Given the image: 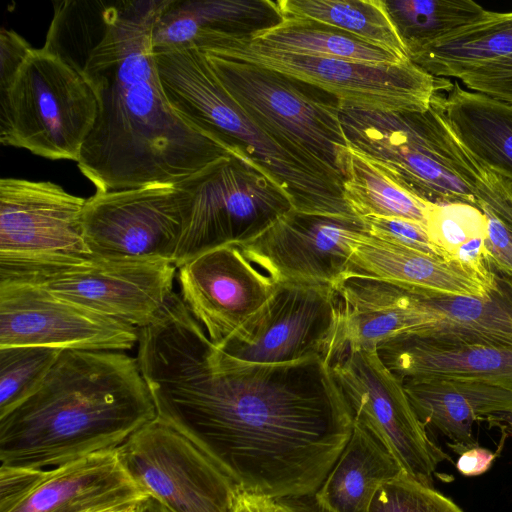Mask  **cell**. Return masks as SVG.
<instances>
[{
    "instance_id": "6da1fadb",
    "label": "cell",
    "mask_w": 512,
    "mask_h": 512,
    "mask_svg": "<svg viewBox=\"0 0 512 512\" xmlns=\"http://www.w3.org/2000/svg\"><path fill=\"white\" fill-rule=\"evenodd\" d=\"M138 331L137 359L157 416L239 492L274 500L316 493L353 427L331 364H232L174 292Z\"/></svg>"
},
{
    "instance_id": "7a4b0ae2",
    "label": "cell",
    "mask_w": 512,
    "mask_h": 512,
    "mask_svg": "<svg viewBox=\"0 0 512 512\" xmlns=\"http://www.w3.org/2000/svg\"><path fill=\"white\" fill-rule=\"evenodd\" d=\"M171 0L54 1L45 46L99 103L77 166L97 191L177 184L231 149L186 122L163 90L152 33Z\"/></svg>"
},
{
    "instance_id": "3957f363",
    "label": "cell",
    "mask_w": 512,
    "mask_h": 512,
    "mask_svg": "<svg viewBox=\"0 0 512 512\" xmlns=\"http://www.w3.org/2000/svg\"><path fill=\"white\" fill-rule=\"evenodd\" d=\"M156 417L137 357L62 350L39 388L0 417L1 466L51 469L115 450Z\"/></svg>"
},
{
    "instance_id": "277c9868",
    "label": "cell",
    "mask_w": 512,
    "mask_h": 512,
    "mask_svg": "<svg viewBox=\"0 0 512 512\" xmlns=\"http://www.w3.org/2000/svg\"><path fill=\"white\" fill-rule=\"evenodd\" d=\"M155 51V50H154ZM159 78L174 110L231 149H242L269 171L303 213L357 218L341 183L281 145L231 97L194 46L155 51Z\"/></svg>"
},
{
    "instance_id": "5b68a950",
    "label": "cell",
    "mask_w": 512,
    "mask_h": 512,
    "mask_svg": "<svg viewBox=\"0 0 512 512\" xmlns=\"http://www.w3.org/2000/svg\"><path fill=\"white\" fill-rule=\"evenodd\" d=\"M444 94L421 112H377L341 106L349 143L413 196L436 205L478 207L472 168L444 113Z\"/></svg>"
},
{
    "instance_id": "8992f818",
    "label": "cell",
    "mask_w": 512,
    "mask_h": 512,
    "mask_svg": "<svg viewBox=\"0 0 512 512\" xmlns=\"http://www.w3.org/2000/svg\"><path fill=\"white\" fill-rule=\"evenodd\" d=\"M98 112V99L76 67L45 45L33 48L0 92V142L77 162Z\"/></svg>"
},
{
    "instance_id": "52a82bcc",
    "label": "cell",
    "mask_w": 512,
    "mask_h": 512,
    "mask_svg": "<svg viewBox=\"0 0 512 512\" xmlns=\"http://www.w3.org/2000/svg\"><path fill=\"white\" fill-rule=\"evenodd\" d=\"M204 54L220 83L253 120L342 186L340 161L350 143L336 98L273 70Z\"/></svg>"
},
{
    "instance_id": "ba28073f",
    "label": "cell",
    "mask_w": 512,
    "mask_h": 512,
    "mask_svg": "<svg viewBox=\"0 0 512 512\" xmlns=\"http://www.w3.org/2000/svg\"><path fill=\"white\" fill-rule=\"evenodd\" d=\"M192 46L204 53L245 61L312 85L340 106L387 113L427 110L434 95L452 83L411 60L381 66L291 54L255 44L248 37L203 36Z\"/></svg>"
},
{
    "instance_id": "9c48e42d",
    "label": "cell",
    "mask_w": 512,
    "mask_h": 512,
    "mask_svg": "<svg viewBox=\"0 0 512 512\" xmlns=\"http://www.w3.org/2000/svg\"><path fill=\"white\" fill-rule=\"evenodd\" d=\"M177 184L190 197L177 268L212 249L248 241L295 209L280 182L242 149Z\"/></svg>"
},
{
    "instance_id": "30bf717a",
    "label": "cell",
    "mask_w": 512,
    "mask_h": 512,
    "mask_svg": "<svg viewBox=\"0 0 512 512\" xmlns=\"http://www.w3.org/2000/svg\"><path fill=\"white\" fill-rule=\"evenodd\" d=\"M169 261L95 255L0 262V279L36 285L60 298L136 328L151 324L173 293Z\"/></svg>"
},
{
    "instance_id": "8fae6325",
    "label": "cell",
    "mask_w": 512,
    "mask_h": 512,
    "mask_svg": "<svg viewBox=\"0 0 512 512\" xmlns=\"http://www.w3.org/2000/svg\"><path fill=\"white\" fill-rule=\"evenodd\" d=\"M235 365L286 364L345 352L343 302L332 286L276 284L268 302L216 346Z\"/></svg>"
},
{
    "instance_id": "7c38bea8",
    "label": "cell",
    "mask_w": 512,
    "mask_h": 512,
    "mask_svg": "<svg viewBox=\"0 0 512 512\" xmlns=\"http://www.w3.org/2000/svg\"><path fill=\"white\" fill-rule=\"evenodd\" d=\"M332 373L353 419L381 442L407 476L433 487L438 465L451 458L428 436L403 383L377 350L346 348Z\"/></svg>"
},
{
    "instance_id": "4fadbf2b",
    "label": "cell",
    "mask_w": 512,
    "mask_h": 512,
    "mask_svg": "<svg viewBox=\"0 0 512 512\" xmlns=\"http://www.w3.org/2000/svg\"><path fill=\"white\" fill-rule=\"evenodd\" d=\"M141 491L170 512H233L240 493L187 436L156 417L115 449Z\"/></svg>"
},
{
    "instance_id": "5bb4252c",
    "label": "cell",
    "mask_w": 512,
    "mask_h": 512,
    "mask_svg": "<svg viewBox=\"0 0 512 512\" xmlns=\"http://www.w3.org/2000/svg\"><path fill=\"white\" fill-rule=\"evenodd\" d=\"M189 207L188 192L173 183L96 190L82 210L83 237L98 257L174 264Z\"/></svg>"
},
{
    "instance_id": "9a60e30c",
    "label": "cell",
    "mask_w": 512,
    "mask_h": 512,
    "mask_svg": "<svg viewBox=\"0 0 512 512\" xmlns=\"http://www.w3.org/2000/svg\"><path fill=\"white\" fill-rule=\"evenodd\" d=\"M138 328L33 284L0 279V347L126 351Z\"/></svg>"
},
{
    "instance_id": "2e32d148",
    "label": "cell",
    "mask_w": 512,
    "mask_h": 512,
    "mask_svg": "<svg viewBox=\"0 0 512 512\" xmlns=\"http://www.w3.org/2000/svg\"><path fill=\"white\" fill-rule=\"evenodd\" d=\"M365 231L359 218L292 209L237 245L276 284L335 287L347 268L354 239Z\"/></svg>"
},
{
    "instance_id": "e0dca14e",
    "label": "cell",
    "mask_w": 512,
    "mask_h": 512,
    "mask_svg": "<svg viewBox=\"0 0 512 512\" xmlns=\"http://www.w3.org/2000/svg\"><path fill=\"white\" fill-rule=\"evenodd\" d=\"M86 199L51 181L0 180V262L92 255L82 233Z\"/></svg>"
},
{
    "instance_id": "ac0fdd59",
    "label": "cell",
    "mask_w": 512,
    "mask_h": 512,
    "mask_svg": "<svg viewBox=\"0 0 512 512\" xmlns=\"http://www.w3.org/2000/svg\"><path fill=\"white\" fill-rule=\"evenodd\" d=\"M177 269L180 297L215 346L255 315L276 288L237 244L202 253Z\"/></svg>"
},
{
    "instance_id": "d6986e66",
    "label": "cell",
    "mask_w": 512,
    "mask_h": 512,
    "mask_svg": "<svg viewBox=\"0 0 512 512\" xmlns=\"http://www.w3.org/2000/svg\"><path fill=\"white\" fill-rule=\"evenodd\" d=\"M346 278L380 280L447 296L485 298L495 288L492 271L480 273L440 257L386 242L366 231L353 241L341 281Z\"/></svg>"
},
{
    "instance_id": "ffe728a7",
    "label": "cell",
    "mask_w": 512,
    "mask_h": 512,
    "mask_svg": "<svg viewBox=\"0 0 512 512\" xmlns=\"http://www.w3.org/2000/svg\"><path fill=\"white\" fill-rule=\"evenodd\" d=\"M145 496L116 450H108L46 469L30 492L5 512H101Z\"/></svg>"
},
{
    "instance_id": "44dd1931",
    "label": "cell",
    "mask_w": 512,
    "mask_h": 512,
    "mask_svg": "<svg viewBox=\"0 0 512 512\" xmlns=\"http://www.w3.org/2000/svg\"><path fill=\"white\" fill-rule=\"evenodd\" d=\"M377 352L401 382L457 378L481 381L512 391V346L444 344L400 335L381 342Z\"/></svg>"
},
{
    "instance_id": "7402d4cb",
    "label": "cell",
    "mask_w": 512,
    "mask_h": 512,
    "mask_svg": "<svg viewBox=\"0 0 512 512\" xmlns=\"http://www.w3.org/2000/svg\"><path fill=\"white\" fill-rule=\"evenodd\" d=\"M394 285L402 302L420 319L406 335L444 344L512 346V309L494 289L481 298L433 295Z\"/></svg>"
},
{
    "instance_id": "603a6c76",
    "label": "cell",
    "mask_w": 512,
    "mask_h": 512,
    "mask_svg": "<svg viewBox=\"0 0 512 512\" xmlns=\"http://www.w3.org/2000/svg\"><path fill=\"white\" fill-rule=\"evenodd\" d=\"M402 383L421 422L448 437L452 442L447 445L458 454L478 445L476 421L512 410V391L481 381L424 378Z\"/></svg>"
},
{
    "instance_id": "cb8c5ba5",
    "label": "cell",
    "mask_w": 512,
    "mask_h": 512,
    "mask_svg": "<svg viewBox=\"0 0 512 512\" xmlns=\"http://www.w3.org/2000/svg\"><path fill=\"white\" fill-rule=\"evenodd\" d=\"M281 21L272 0H171L155 23L153 46H190L208 35L252 37Z\"/></svg>"
},
{
    "instance_id": "d4e9b609",
    "label": "cell",
    "mask_w": 512,
    "mask_h": 512,
    "mask_svg": "<svg viewBox=\"0 0 512 512\" xmlns=\"http://www.w3.org/2000/svg\"><path fill=\"white\" fill-rule=\"evenodd\" d=\"M403 473L381 442L353 419L345 447L314 496L329 512H371L379 489Z\"/></svg>"
},
{
    "instance_id": "484cf974",
    "label": "cell",
    "mask_w": 512,
    "mask_h": 512,
    "mask_svg": "<svg viewBox=\"0 0 512 512\" xmlns=\"http://www.w3.org/2000/svg\"><path fill=\"white\" fill-rule=\"evenodd\" d=\"M443 106L461 146L493 172L512 179V104L464 89L456 81L446 91Z\"/></svg>"
},
{
    "instance_id": "4316f807",
    "label": "cell",
    "mask_w": 512,
    "mask_h": 512,
    "mask_svg": "<svg viewBox=\"0 0 512 512\" xmlns=\"http://www.w3.org/2000/svg\"><path fill=\"white\" fill-rule=\"evenodd\" d=\"M512 53V12L485 10L462 26L409 56L428 74L460 79L468 71Z\"/></svg>"
},
{
    "instance_id": "83f0119b",
    "label": "cell",
    "mask_w": 512,
    "mask_h": 512,
    "mask_svg": "<svg viewBox=\"0 0 512 512\" xmlns=\"http://www.w3.org/2000/svg\"><path fill=\"white\" fill-rule=\"evenodd\" d=\"M340 173L343 198L357 218H403L426 225L433 204L401 188L379 165L351 144L342 155Z\"/></svg>"
},
{
    "instance_id": "f1b7e54d",
    "label": "cell",
    "mask_w": 512,
    "mask_h": 512,
    "mask_svg": "<svg viewBox=\"0 0 512 512\" xmlns=\"http://www.w3.org/2000/svg\"><path fill=\"white\" fill-rule=\"evenodd\" d=\"M248 38L255 44L301 56L381 66L408 62L354 35L313 21L282 19Z\"/></svg>"
},
{
    "instance_id": "f546056e",
    "label": "cell",
    "mask_w": 512,
    "mask_h": 512,
    "mask_svg": "<svg viewBox=\"0 0 512 512\" xmlns=\"http://www.w3.org/2000/svg\"><path fill=\"white\" fill-rule=\"evenodd\" d=\"M282 19L313 21L354 35L409 61L385 0H278Z\"/></svg>"
},
{
    "instance_id": "4dcf8cb0",
    "label": "cell",
    "mask_w": 512,
    "mask_h": 512,
    "mask_svg": "<svg viewBox=\"0 0 512 512\" xmlns=\"http://www.w3.org/2000/svg\"><path fill=\"white\" fill-rule=\"evenodd\" d=\"M426 228L439 257L480 273H490L485 214L468 204H433Z\"/></svg>"
},
{
    "instance_id": "1f68e13d",
    "label": "cell",
    "mask_w": 512,
    "mask_h": 512,
    "mask_svg": "<svg viewBox=\"0 0 512 512\" xmlns=\"http://www.w3.org/2000/svg\"><path fill=\"white\" fill-rule=\"evenodd\" d=\"M385 5L408 57L486 10L472 0H385Z\"/></svg>"
},
{
    "instance_id": "d6a6232c",
    "label": "cell",
    "mask_w": 512,
    "mask_h": 512,
    "mask_svg": "<svg viewBox=\"0 0 512 512\" xmlns=\"http://www.w3.org/2000/svg\"><path fill=\"white\" fill-rule=\"evenodd\" d=\"M464 151L472 168L478 207L487 218L489 267L512 276V180Z\"/></svg>"
},
{
    "instance_id": "836d02e7",
    "label": "cell",
    "mask_w": 512,
    "mask_h": 512,
    "mask_svg": "<svg viewBox=\"0 0 512 512\" xmlns=\"http://www.w3.org/2000/svg\"><path fill=\"white\" fill-rule=\"evenodd\" d=\"M61 352L44 346L0 347V417L39 388Z\"/></svg>"
},
{
    "instance_id": "e575fe53",
    "label": "cell",
    "mask_w": 512,
    "mask_h": 512,
    "mask_svg": "<svg viewBox=\"0 0 512 512\" xmlns=\"http://www.w3.org/2000/svg\"><path fill=\"white\" fill-rule=\"evenodd\" d=\"M371 512H464L450 498L403 473L384 484L372 502Z\"/></svg>"
},
{
    "instance_id": "d590c367",
    "label": "cell",
    "mask_w": 512,
    "mask_h": 512,
    "mask_svg": "<svg viewBox=\"0 0 512 512\" xmlns=\"http://www.w3.org/2000/svg\"><path fill=\"white\" fill-rule=\"evenodd\" d=\"M361 220L365 225L367 234L373 237L439 257L430 241L426 225L423 223L403 218L374 216Z\"/></svg>"
},
{
    "instance_id": "8d00e7d4",
    "label": "cell",
    "mask_w": 512,
    "mask_h": 512,
    "mask_svg": "<svg viewBox=\"0 0 512 512\" xmlns=\"http://www.w3.org/2000/svg\"><path fill=\"white\" fill-rule=\"evenodd\" d=\"M459 80L469 90L512 104V53L468 71Z\"/></svg>"
},
{
    "instance_id": "74e56055",
    "label": "cell",
    "mask_w": 512,
    "mask_h": 512,
    "mask_svg": "<svg viewBox=\"0 0 512 512\" xmlns=\"http://www.w3.org/2000/svg\"><path fill=\"white\" fill-rule=\"evenodd\" d=\"M45 470L1 466L0 512H5L28 494Z\"/></svg>"
},
{
    "instance_id": "f35d334b",
    "label": "cell",
    "mask_w": 512,
    "mask_h": 512,
    "mask_svg": "<svg viewBox=\"0 0 512 512\" xmlns=\"http://www.w3.org/2000/svg\"><path fill=\"white\" fill-rule=\"evenodd\" d=\"M33 47L18 33L5 28L0 32V92L12 83Z\"/></svg>"
},
{
    "instance_id": "ab89813d",
    "label": "cell",
    "mask_w": 512,
    "mask_h": 512,
    "mask_svg": "<svg viewBox=\"0 0 512 512\" xmlns=\"http://www.w3.org/2000/svg\"><path fill=\"white\" fill-rule=\"evenodd\" d=\"M498 452L480 447L479 445L464 450L456 461L458 472L467 477L486 473L492 466Z\"/></svg>"
},
{
    "instance_id": "60d3db41",
    "label": "cell",
    "mask_w": 512,
    "mask_h": 512,
    "mask_svg": "<svg viewBox=\"0 0 512 512\" xmlns=\"http://www.w3.org/2000/svg\"><path fill=\"white\" fill-rule=\"evenodd\" d=\"M233 512H280V509L272 498L240 492Z\"/></svg>"
},
{
    "instance_id": "b9f144b4",
    "label": "cell",
    "mask_w": 512,
    "mask_h": 512,
    "mask_svg": "<svg viewBox=\"0 0 512 512\" xmlns=\"http://www.w3.org/2000/svg\"><path fill=\"white\" fill-rule=\"evenodd\" d=\"M494 275L495 293L512 309V276L489 267Z\"/></svg>"
},
{
    "instance_id": "7bdbcfd3",
    "label": "cell",
    "mask_w": 512,
    "mask_h": 512,
    "mask_svg": "<svg viewBox=\"0 0 512 512\" xmlns=\"http://www.w3.org/2000/svg\"><path fill=\"white\" fill-rule=\"evenodd\" d=\"M490 427H497L506 437H512V410L497 412L483 419Z\"/></svg>"
},
{
    "instance_id": "ee69618b",
    "label": "cell",
    "mask_w": 512,
    "mask_h": 512,
    "mask_svg": "<svg viewBox=\"0 0 512 512\" xmlns=\"http://www.w3.org/2000/svg\"><path fill=\"white\" fill-rule=\"evenodd\" d=\"M134 512H170L152 496H145L136 504Z\"/></svg>"
},
{
    "instance_id": "f6af8a7d",
    "label": "cell",
    "mask_w": 512,
    "mask_h": 512,
    "mask_svg": "<svg viewBox=\"0 0 512 512\" xmlns=\"http://www.w3.org/2000/svg\"><path fill=\"white\" fill-rule=\"evenodd\" d=\"M141 500V499H140ZM137 502L113 507L101 512H134Z\"/></svg>"
},
{
    "instance_id": "bcb514c9",
    "label": "cell",
    "mask_w": 512,
    "mask_h": 512,
    "mask_svg": "<svg viewBox=\"0 0 512 512\" xmlns=\"http://www.w3.org/2000/svg\"><path fill=\"white\" fill-rule=\"evenodd\" d=\"M512 180V179H511Z\"/></svg>"
}]
</instances>
